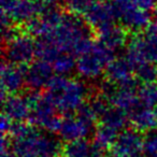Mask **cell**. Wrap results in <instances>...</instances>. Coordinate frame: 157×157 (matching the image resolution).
Here are the masks:
<instances>
[{
    "label": "cell",
    "instance_id": "cell-5",
    "mask_svg": "<svg viewBox=\"0 0 157 157\" xmlns=\"http://www.w3.org/2000/svg\"><path fill=\"white\" fill-rule=\"evenodd\" d=\"M28 96L31 103V114L29 117L31 124L50 133L59 132L63 118L58 115L59 112L45 95L33 90Z\"/></svg>",
    "mask_w": 157,
    "mask_h": 157
},
{
    "label": "cell",
    "instance_id": "cell-14",
    "mask_svg": "<svg viewBox=\"0 0 157 157\" xmlns=\"http://www.w3.org/2000/svg\"><path fill=\"white\" fill-rule=\"evenodd\" d=\"M135 68L128 59L114 58L105 70L107 82L114 86H136Z\"/></svg>",
    "mask_w": 157,
    "mask_h": 157
},
{
    "label": "cell",
    "instance_id": "cell-3",
    "mask_svg": "<svg viewBox=\"0 0 157 157\" xmlns=\"http://www.w3.org/2000/svg\"><path fill=\"white\" fill-rule=\"evenodd\" d=\"M90 27L78 15L66 12L63 21L52 31L48 39L60 53H70L78 55L83 48L92 41ZM41 39V38H40Z\"/></svg>",
    "mask_w": 157,
    "mask_h": 157
},
{
    "label": "cell",
    "instance_id": "cell-21",
    "mask_svg": "<svg viewBox=\"0 0 157 157\" xmlns=\"http://www.w3.org/2000/svg\"><path fill=\"white\" fill-rule=\"evenodd\" d=\"M61 157H93V143L85 139L68 142L63 147Z\"/></svg>",
    "mask_w": 157,
    "mask_h": 157
},
{
    "label": "cell",
    "instance_id": "cell-4",
    "mask_svg": "<svg viewBox=\"0 0 157 157\" xmlns=\"http://www.w3.org/2000/svg\"><path fill=\"white\" fill-rule=\"evenodd\" d=\"M113 59V51L108 48L98 40H92L78 55L75 71L83 80L95 81L101 78Z\"/></svg>",
    "mask_w": 157,
    "mask_h": 157
},
{
    "label": "cell",
    "instance_id": "cell-16",
    "mask_svg": "<svg viewBox=\"0 0 157 157\" xmlns=\"http://www.w3.org/2000/svg\"><path fill=\"white\" fill-rule=\"evenodd\" d=\"M3 114L13 122H24L30 117L31 103L28 95H9L2 99Z\"/></svg>",
    "mask_w": 157,
    "mask_h": 157
},
{
    "label": "cell",
    "instance_id": "cell-7",
    "mask_svg": "<svg viewBox=\"0 0 157 157\" xmlns=\"http://www.w3.org/2000/svg\"><path fill=\"white\" fill-rule=\"evenodd\" d=\"M111 5L116 20L121 21L122 26L127 30L139 33L150 28L152 24L151 12L140 9L135 0H112Z\"/></svg>",
    "mask_w": 157,
    "mask_h": 157
},
{
    "label": "cell",
    "instance_id": "cell-6",
    "mask_svg": "<svg viewBox=\"0 0 157 157\" xmlns=\"http://www.w3.org/2000/svg\"><path fill=\"white\" fill-rule=\"evenodd\" d=\"M3 54L7 61L23 67L33 63L37 55V42L30 33L16 30L3 41Z\"/></svg>",
    "mask_w": 157,
    "mask_h": 157
},
{
    "label": "cell",
    "instance_id": "cell-24",
    "mask_svg": "<svg viewBox=\"0 0 157 157\" xmlns=\"http://www.w3.org/2000/svg\"><path fill=\"white\" fill-rule=\"evenodd\" d=\"M53 70L58 75H65L71 73L76 68V60L70 53H60L52 63Z\"/></svg>",
    "mask_w": 157,
    "mask_h": 157
},
{
    "label": "cell",
    "instance_id": "cell-33",
    "mask_svg": "<svg viewBox=\"0 0 157 157\" xmlns=\"http://www.w3.org/2000/svg\"><path fill=\"white\" fill-rule=\"evenodd\" d=\"M39 2H41L43 6H45V7H51V6H55L57 5V3H59L60 1H63V0H38ZM65 1V0H63Z\"/></svg>",
    "mask_w": 157,
    "mask_h": 157
},
{
    "label": "cell",
    "instance_id": "cell-11",
    "mask_svg": "<svg viewBox=\"0 0 157 157\" xmlns=\"http://www.w3.org/2000/svg\"><path fill=\"white\" fill-rule=\"evenodd\" d=\"M101 93L107 96L112 107L126 113H131L140 105L138 92L135 90V86H114L109 83L108 87L105 90L102 88Z\"/></svg>",
    "mask_w": 157,
    "mask_h": 157
},
{
    "label": "cell",
    "instance_id": "cell-20",
    "mask_svg": "<svg viewBox=\"0 0 157 157\" xmlns=\"http://www.w3.org/2000/svg\"><path fill=\"white\" fill-rule=\"evenodd\" d=\"M118 136V130L115 128L99 123L94 130V142L95 145L99 146L102 150L107 151L112 147Z\"/></svg>",
    "mask_w": 157,
    "mask_h": 157
},
{
    "label": "cell",
    "instance_id": "cell-25",
    "mask_svg": "<svg viewBox=\"0 0 157 157\" xmlns=\"http://www.w3.org/2000/svg\"><path fill=\"white\" fill-rule=\"evenodd\" d=\"M59 54H60V52H59V51L53 45L52 42H50L48 39H44V38L38 39L37 56L39 57V59L52 63L53 61H54V59L56 58Z\"/></svg>",
    "mask_w": 157,
    "mask_h": 157
},
{
    "label": "cell",
    "instance_id": "cell-12",
    "mask_svg": "<svg viewBox=\"0 0 157 157\" xmlns=\"http://www.w3.org/2000/svg\"><path fill=\"white\" fill-rule=\"evenodd\" d=\"M1 98L15 95L26 85V70L22 66L3 61L1 65Z\"/></svg>",
    "mask_w": 157,
    "mask_h": 157
},
{
    "label": "cell",
    "instance_id": "cell-13",
    "mask_svg": "<svg viewBox=\"0 0 157 157\" xmlns=\"http://www.w3.org/2000/svg\"><path fill=\"white\" fill-rule=\"evenodd\" d=\"M83 17L87 26L96 33L115 25L116 20L111 2H105V0L99 1L93 6L84 14Z\"/></svg>",
    "mask_w": 157,
    "mask_h": 157
},
{
    "label": "cell",
    "instance_id": "cell-23",
    "mask_svg": "<svg viewBox=\"0 0 157 157\" xmlns=\"http://www.w3.org/2000/svg\"><path fill=\"white\" fill-rule=\"evenodd\" d=\"M100 123L108 126L115 128L116 130H122L124 129L125 125L127 123L126 112L122 111L120 109H116L114 107H110L107 111L103 113V115L100 117Z\"/></svg>",
    "mask_w": 157,
    "mask_h": 157
},
{
    "label": "cell",
    "instance_id": "cell-31",
    "mask_svg": "<svg viewBox=\"0 0 157 157\" xmlns=\"http://www.w3.org/2000/svg\"><path fill=\"white\" fill-rule=\"evenodd\" d=\"M0 157H16L11 148L9 137H1V155Z\"/></svg>",
    "mask_w": 157,
    "mask_h": 157
},
{
    "label": "cell",
    "instance_id": "cell-8",
    "mask_svg": "<svg viewBox=\"0 0 157 157\" xmlns=\"http://www.w3.org/2000/svg\"><path fill=\"white\" fill-rule=\"evenodd\" d=\"M46 9L38 0H1V15L13 25L28 24Z\"/></svg>",
    "mask_w": 157,
    "mask_h": 157
},
{
    "label": "cell",
    "instance_id": "cell-1",
    "mask_svg": "<svg viewBox=\"0 0 157 157\" xmlns=\"http://www.w3.org/2000/svg\"><path fill=\"white\" fill-rule=\"evenodd\" d=\"M11 148L16 157H61L60 140L35 125L13 124L10 132Z\"/></svg>",
    "mask_w": 157,
    "mask_h": 157
},
{
    "label": "cell",
    "instance_id": "cell-34",
    "mask_svg": "<svg viewBox=\"0 0 157 157\" xmlns=\"http://www.w3.org/2000/svg\"><path fill=\"white\" fill-rule=\"evenodd\" d=\"M148 33H157V15L154 18V21H152V24H151L150 28H148Z\"/></svg>",
    "mask_w": 157,
    "mask_h": 157
},
{
    "label": "cell",
    "instance_id": "cell-17",
    "mask_svg": "<svg viewBox=\"0 0 157 157\" xmlns=\"http://www.w3.org/2000/svg\"><path fill=\"white\" fill-rule=\"evenodd\" d=\"M126 58L132 65L135 70L147 63H152L148 55L145 37L136 35L128 41L126 45Z\"/></svg>",
    "mask_w": 157,
    "mask_h": 157
},
{
    "label": "cell",
    "instance_id": "cell-18",
    "mask_svg": "<svg viewBox=\"0 0 157 157\" xmlns=\"http://www.w3.org/2000/svg\"><path fill=\"white\" fill-rule=\"evenodd\" d=\"M129 122L133 129L141 133H150L157 129V112L155 109L141 107L132 111Z\"/></svg>",
    "mask_w": 157,
    "mask_h": 157
},
{
    "label": "cell",
    "instance_id": "cell-30",
    "mask_svg": "<svg viewBox=\"0 0 157 157\" xmlns=\"http://www.w3.org/2000/svg\"><path fill=\"white\" fill-rule=\"evenodd\" d=\"M13 121L10 117H8L6 114H2L1 116V122H0V130H1V137H9L10 132L13 127Z\"/></svg>",
    "mask_w": 157,
    "mask_h": 157
},
{
    "label": "cell",
    "instance_id": "cell-19",
    "mask_svg": "<svg viewBox=\"0 0 157 157\" xmlns=\"http://www.w3.org/2000/svg\"><path fill=\"white\" fill-rule=\"evenodd\" d=\"M97 35H98V41L113 51L114 53L127 45L129 41L128 30L125 27L117 26V25L108 27L97 33Z\"/></svg>",
    "mask_w": 157,
    "mask_h": 157
},
{
    "label": "cell",
    "instance_id": "cell-35",
    "mask_svg": "<svg viewBox=\"0 0 157 157\" xmlns=\"http://www.w3.org/2000/svg\"><path fill=\"white\" fill-rule=\"evenodd\" d=\"M156 80H157V74H156Z\"/></svg>",
    "mask_w": 157,
    "mask_h": 157
},
{
    "label": "cell",
    "instance_id": "cell-2",
    "mask_svg": "<svg viewBox=\"0 0 157 157\" xmlns=\"http://www.w3.org/2000/svg\"><path fill=\"white\" fill-rule=\"evenodd\" d=\"M88 88L84 82L65 75H55L46 86L44 95L60 114L78 112L86 103Z\"/></svg>",
    "mask_w": 157,
    "mask_h": 157
},
{
    "label": "cell",
    "instance_id": "cell-22",
    "mask_svg": "<svg viewBox=\"0 0 157 157\" xmlns=\"http://www.w3.org/2000/svg\"><path fill=\"white\" fill-rule=\"evenodd\" d=\"M138 98L141 107L156 109L157 108V83L155 81L144 82L138 88Z\"/></svg>",
    "mask_w": 157,
    "mask_h": 157
},
{
    "label": "cell",
    "instance_id": "cell-27",
    "mask_svg": "<svg viewBox=\"0 0 157 157\" xmlns=\"http://www.w3.org/2000/svg\"><path fill=\"white\" fill-rule=\"evenodd\" d=\"M138 78L141 80L142 82H152L156 78L157 68L153 65V63H147L141 67L137 68L135 70Z\"/></svg>",
    "mask_w": 157,
    "mask_h": 157
},
{
    "label": "cell",
    "instance_id": "cell-9",
    "mask_svg": "<svg viewBox=\"0 0 157 157\" xmlns=\"http://www.w3.org/2000/svg\"><path fill=\"white\" fill-rule=\"evenodd\" d=\"M144 138L136 129H123L110 148L112 157H139L143 152Z\"/></svg>",
    "mask_w": 157,
    "mask_h": 157
},
{
    "label": "cell",
    "instance_id": "cell-26",
    "mask_svg": "<svg viewBox=\"0 0 157 157\" xmlns=\"http://www.w3.org/2000/svg\"><path fill=\"white\" fill-rule=\"evenodd\" d=\"M102 0H65L67 11L74 15H84L94 5Z\"/></svg>",
    "mask_w": 157,
    "mask_h": 157
},
{
    "label": "cell",
    "instance_id": "cell-32",
    "mask_svg": "<svg viewBox=\"0 0 157 157\" xmlns=\"http://www.w3.org/2000/svg\"><path fill=\"white\" fill-rule=\"evenodd\" d=\"M136 5L144 11L151 12L157 7V0H135Z\"/></svg>",
    "mask_w": 157,
    "mask_h": 157
},
{
    "label": "cell",
    "instance_id": "cell-10",
    "mask_svg": "<svg viewBox=\"0 0 157 157\" xmlns=\"http://www.w3.org/2000/svg\"><path fill=\"white\" fill-rule=\"evenodd\" d=\"M95 128V123L78 113L76 115H68L63 118L58 135L63 141L68 143L86 139Z\"/></svg>",
    "mask_w": 157,
    "mask_h": 157
},
{
    "label": "cell",
    "instance_id": "cell-29",
    "mask_svg": "<svg viewBox=\"0 0 157 157\" xmlns=\"http://www.w3.org/2000/svg\"><path fill=\"white\" fill-rule=\"evenodd\" d=\"M145 39L151 61L153 63H157V33H148L147 36H145Z\"/></svg>",
    "mask_w": 157,
    "mask_h": 157
},
{
    "label": "cell",
    "instance_id": "cell-15",
    "mask_svg": "<svg viewBox=\"0 0 157 157\" xmlns=\"http://www.w3.org/2000/svg\"><path fill=\"white\" fill-rule=\"evenodd\" d=\"M53 67L48 61L38 59L33 61L26 69V85L33 90L46 87L53 78Z\"/></svg>",
    "mask_w": 157,
    "mask_h": 157
},
{
    "label": "cell",
    "instance_id": "cell-28",
    "mask_svg": "<svg viewBox=\"0 0 157 157\" xmlns=\"http://www.w3.org/2000/svg\"><path fill=\"white\" fill-rule=\"evenodd\" d=\"M143 152L150 157H157V133L150 132L144 138Z\"/></svg>",
    "mask_w": 157,
    "mask_h": 157
}]
</instances>
